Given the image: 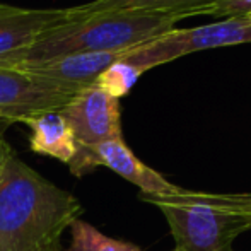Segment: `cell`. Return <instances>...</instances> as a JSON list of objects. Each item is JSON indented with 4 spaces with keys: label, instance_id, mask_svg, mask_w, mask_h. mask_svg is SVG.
Instances as JSON below:
<instances>
[{
    "label": "cell",
    "instance_id": "obj_13",
    "mask_svg": "<svg viewBox=\"0 0 251 251\" xmlns=\"http://www.w3.org/2000/svg\"><path fill=\"white\" fill-rule=\"evenodd\" d=\"M251 14V0H215L212 16L226 17H248Z\"/></svg>",
    "mask_w": 251,
    "mask_h": 251
},
{
    "label": "cell",
    "instance_id": "obj_9",
    "mask_svg": "<svg viewBox=\"0 0 251 251\" xmlns=\"http://www.w3.org/2000/svg\"><path fill=\"white\" fill-rule=\"evenodd\" d=\"M123 51H102V53H79L69 55L63 58L53 60L43 65L26 69L40 77L58 82L63 86H72L77 89H84L96 84L98 77L104 70H108L118 58H122Z\"/></svg>",
    "mask_w": 251,
    "mask_h": 251
},
{
    "label": "cell",
    "instance_id": "obj_2",
    "mask_svg": "<svg viewBox=\"0 0 251 251\" xmlns=\"http://www.w3.org/2000/svg\"><path fill=\"white\" fill-rule=\"evenodd\" d=\"M181 19L185 17L178 14L137 10L82 14L45 31L31 47L0 56V67L26 70L69 55L130 50L168 33Z\"/></svg>",
    "mask_w": 251,
    "mask_h": 251
},
{
    "label": "cell",
    "instance_id": "obj_10",
    "mask_svg": "<svg viewBox=\"0 0 251 251\" xmlns=\"http://www.w3.org/2000/svg\"><path fill=\"white\" fill-rule=\"evenodd\" d=\"M26 123L31 128L29 146L31 151L69 164L77 152V144L69 123L58 111H45L26 118Z\"/></svg>",
    "mask_w": 251,
    "mask_h": 251
},
{
    "label": "cell",
    "instance_id": "obj_12",
    "mask_svg": "<svg viewBox=\"0 0 251 251\" xmlns=\"http://www.w3.org/2000/svg\"><path fill=\"white\" fill-rule=\"evenodd\" d=\"M70 232H72V243L65 251H142L132 243L108 238L89 222H84L80 219L70 226Z\"/></svg>",
    "mask_w": 251,
    "mask_h": 251
},
{
    "label": "cell",
    "instance_id": "obj_15",
    "mask_svg": "<svg viewBox=\"0 0 251 251\" xmlns=\"http://www.w3.org/2000/svg\"><path fill=\"white\" fill-rule=\"evenodd\" d=\"M246 19H250V21H251V14H250V16H248V17H246Z\"/></svg>",
    "mask_w": 251,
    "mask_h": 251
},
{
    "label": "cell",
    "instance_id": "obj_5",
    "mask_svg": "<svg viewBox=\"0 0 251 251\" xmlns=\"http://www.w3.org/2000/svg\"><path fill=\"white\" fill-rule=\"evenodd\" d=\"M79 91L40 77L29 70L0 67V122L23 123L45 111H58Z\"/></svg>",
    "mask_w": 251,
    "mask_h": 251
},
{
    "label": "cell",
    "instance_id": "obj_7",
    "mask_svg": "<svg viewBox=\"0 0 251 251\" xmlns=\"http://www.w3.org/2000/svg\"><path fill=\"white\" fill-rule=\"evenodd\" d=\"M77 147H93L122 137L120 100L93 84L75 94L62 109Z\"/></svg>",
    "mask_w": 251,
    "mask_h": 251
},
{
    "label": "cell",
    "instance_id": "obj_14",
    "mask_svg": "<svg viewBox=\"0 0 251 251\" xmlns=\"http://www.w3.org/2000/svg\"><path fill=\"white\" fill-rule=\"evenodd\" d=\"M12 154H14L12 147H10L9 144L5 142V139H3V137H2V133H0V176H2L3 166H5L7 159H9Z\"/></svg>",
    "mask_w": 251,
    "mask_h": 251
},
{
    "label": "cell",
    "instance_id": "obj_8",
    "mask_svg": "<svg viewBox=\"0 0 251 251\" xmlns=\"http://www.w3.org/2000/svg\"><path fill=\"white\" fill-rule=\"evenodd\" d=\"M82 14L70 9H23L0 3V56L21 51L36 43L45 31L69 23Z\"/></svg>",
    "mask_w": 251,
    "mask_h": 251
},
{
    "label": "cell",
    "instance_id": "obj_6",
    "mask_svg": "<svg viewBox=\"0 0 251 251\" xmlns=\"http://www.w3.org/2000/svg\"><path fill=\"white\" fill-rule=\"evenodd\" d=\"M98 166L109 168L132 185L139 186L142 195L164 197L171 195L179 188L176 185H171L157 171L144 164L126 147L123 139L108 140V142L98 144L93 147H77L75 155L69 162L70 173L79 178L96 169Z\"/></svg>",
    "mask_w": 251,
    "mask_h": 251
},
{
    "label": "cell",
    "instance_id": "obj_1",
    "mask_svg": "<svg viewBox=\"0 0 251 251\" xmlns=\"http://www.w3.org/2000/svg\"><path fill=\"white\" fill-rule=\"evenodd\" d=\"M80 201L14 152L0 176V251H62V236L82 215Z\"/></svg>",
    "mask_w": 251,
    "mask_h": 251
},
{
    "label": "cell",
    "instance_id": "obj_3",
    "mask_svg": "<svg viewBox=\"0 0 251 251\" xmlns=\"http://www.w3.org/2000/svg\"><path fill=\"white\" fill-rule=\"evenodd\" d=\"M140 199L161 208L178 251H231L251 229V193H203L178 188L171 195Z\"/></svg>",
    "mask_w": 251,
    "mask_h": 251
},
{
    "label": "cell",
    "instance_id": "obj_16",
    "mask_svg": "<svg viewBox=\"0 0 251 251\" xmlns=\"http://www.w3.org/2000/svg\"><path fill=\"white\" fill-rule=\"evenodd\" d=\"M173 251H178V250H176V248H175V250H173Z\"/></svg>",
    "mask_w": 251,
    "mask_h": 251
},
{
    "label": "cell",
    "instance_id": "obj_11",
    "mask_svg": "<svg viewBox=\"0 0 251 251\" xmlns=\"http://www.w3.org/2000/svg\"><path fill=\"white\" fill-rule=\"evenodd\" d=\"M215 0H93L77 5L80 14L111 12V10H137L154 14H178L183 17L210 14Z\"/></svg>",
    "mask_w": 251,
    "mask_h": 251
},
{
    "label": "cell",
    "instance_id": "obj_4",
    "mask_svg": "<svg viewBox=\"0 0 251 251\" xmlns=\"http://www.w3.org/2000/svg\"><path fill=\"white\" fill-rule=\"evenodd\" d=\"M243 43H251V21L246 17H232L186 29L173 27L161 36L126 50L122 58L98 77L96 86L120 100L130 93L142 74L154 67L195 51Z\"/></svg>",
    "mask_w": 251,
    "mask_h": 251
}]
</instances>
